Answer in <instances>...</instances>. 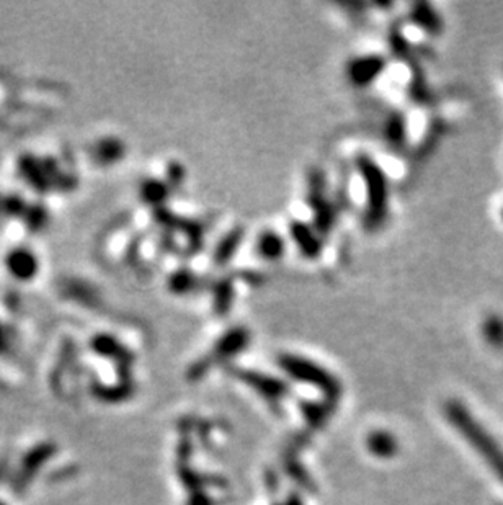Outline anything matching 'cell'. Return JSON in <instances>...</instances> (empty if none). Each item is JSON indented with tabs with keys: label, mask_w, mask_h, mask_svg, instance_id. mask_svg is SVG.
<instances>
[{
	"label": "cell",
	"mask_w": 503,
	"mask_h": 505,
	"mask_svg": "<svg viewBox=\"0 0 503 505\" xmlns=\"http://www.w3.org/2000/svg\"><path fill=\"white\" fill-rule=\"evenodd\" d=\"M255 249L263 260L277 262L283 259V255L286 254V240L277 231L267 229L258 234Z\"/></svg>",
	"instance_id": "7"
},
{
	"label": "cell",
	"mask_w": 503,
	"mask_h": 505,
	"mask_svg": "<svg viewBox=\"0 0 503 505\" xmlns=\"http://www.w3.org/2000/svg\"><path fill=\"white\" fill-rule=\"evenodd\" d=\"M280 367L288 373L291 378L302 383H309L321 388L330 397H337L340 394L338 381L324 370L321 365L311 362V360L297 355H281L278 360Z\"/></svg>",
	"instance_id": "3"
},
{
	"label": "cell",
	"mask_w": 503,
	"mask_h": 505,
	"mask_svg": "<svg viewBox=\"0 0 503 505\" xmlns=\"http://www.w3.org/2000/svg\"><path fill=\"white\" fill-rule=\"evenodd\" d=\"M248 340H250V334L243 327H234L229 332L219 338L218 343L214 347V358L224 360L237 355L247 347Z\"/></svg>",
	"instance_id": "6"
},
{
	"label": "cell",
	"mask_w": 503,
	"mask_h": 505,
	"mask_svg": "<svg viewBox=\"0 0 503 505\" xmlns=\"http://www.w3.org/2000/svg\"><path fill=\"white\" fill-rule=\"evenodd\" d=\"M289 234L297 250L306 259L314 260L322 254L324 235L316 229V226H311L304 221H293L289 224Z\"/></svg>",
	"instance_id": "5"
},
{
	"label": "cell",
	"mask_w": 503,
	"mask_h": 505,
	"mask_svg": "<svg viewBox=\"0 0 503 505\" xmlns=\"http://www.w3.org/2000/svg\"><path fill=\"white\" fill-rule=\"evenodd\" d=\"M170 287L177 293H188L197 287V275L192 272H180L172 277Z\"/></svg>",
	"instance_id": "15"
},
{
	"label": "cell",
	"mask_w": 503,
	"mask_h": 505,
	"mask_svg": "<svg viewBox=\"0 0 503 505\" xmlns=\"http://www.w3.org/2000/svg\"><path fill=\"white\" fill-rule=\"evenodd\" d=\"M213 303L216 313L223 316L226 311L231 309L234 301V287L231 280H221L213 287Z\"/></svg>",
	"instance_id": "12"
},
{
	"label": "cell",
	"mask_w": 503,
	"mask_h": 505,
	"mask_svg": "<svg viewBox=\"0 0 503 505\" xmlns=\"http://www.w3.org/2000/svg\"><path fill=\"white\" fill-rule=\"evenodd\" d=\"M386 138L394 148H404L407 139V121L402 113H394L386 123Z\"/></svg>",
	"instance_id": "11"
},
{
	"label": "cell",
	"mask_w": 503,
	"mask_h": 505,
	"mask_svg": "<svg viewBox=\"0 0 503 505\" xmlns=\"http://www.w3.org/2000/svg\"><path fill=\"white\" fill-rule=\"evenodd\" d=\"M446 412L453 426L469 440V443L484 456L487 463L503 479V451L497 447L490 435H487L484 428L474 422L470 414L459 402H448Z\"/></svg>",
	"instance_id": "2"
},
{
	"label": "cell",
	"mask_w": 503,
	"mask_h": 505,
	"mask_svg": "<svg viewBox=\"0 0 503 505\" xmlns=\"http://www.w3.org/2000/svg\"><path fill=\"white\" fill-rule=\"evenodd\" d=\"M387 67L386 57L381 55H365L351 59L347 66V77L355 87H370L381 77Z\"/></svg>",
	"instance_id": "4"
},
{
	"label": "cell",
	"mask_w": 503,
	"mask_h": 505,
	"mask_svg": "<svg viewBox=\"0 0 503 505\" xmlns=\"http://www.w3.org/2000/svg\"><path fill=\"white\" fill-rule=\"evenodd\" d=\"M410 20L429 35H440L443 31L441 17L433 9V5L426 2H419L414 5L412 10H410Z\"/></svg>",
	"instance_id": "8"
},
{
	"label": "cell",
	"mask_w": 503,
	"mask_h": 505,
	"mask_svg": "<svg viewBox=\"0 0 503 505\" xmlns=\"http://www.w3.org/2000/svg\"><path fill=\"white\" fill-rule=\"evenodd\" d=\"M167 195H169V190H167L164 182L150 180V182H148V185L144 187V198L149 203L162 201L164 198H167Z\"/></svg>",
	"instance_id": "16"
},
{
	"label": "cell",
	"mask_w": 503,
	"mask_h": 505,
	"mask_svg": "<svg viewBox=\"0 0 503 505\" xmlns=\"http://www.w3.org/2000/svg\"><path fill=\"white\" fill-rule=\"evenodd\" d=\"M367 448H370L376 456H381V458H389L396 453L397 445L396 440L391 433L386 432H376L372 433L370 438H367Z\"/></svg>",
	"instance_id": "13"
},
{
	"label": "cell",
	"mask_w": 503,
	"mask_h": 505,
	"mask_svg": "<svg viewBox=\"0 0 503 505\" xmlns=\"http://www.w3.org/2000/svg\"><path fill=\"white\" fill-rule=\"evenodd\" d=\"M236 374L239 376L241 379L245 381V383L260 391L262 394L270 397V399H278V397H281L286 393L284 384L275 378H270V376H263L260 373H253V372H243V370L236 372Z\"/></svg>",
	"instance_id": "9"
},
{
	"label": "cell",
	"mask_w": 503,
	"mask_h": 505,
	"mask_svg": "<svg viewBox=\"0 0 503 505\" xmlns=\"http://www.w3.org/2000/svg\"><path fill=\"white\" fill-rule=\"evenodd\" d=\"M297 505H299V504H297Z\"/></svg>",
	"instance_id": "18"
},
{
	"label": "cell",
	"mask_w": 503,
	"mask_h": 505,
	"mask_svg": "<svg viewBox=\"0 0 503 505\" xmlns=\"http://www.w3.org/2000/svg\"><path fill=\"white\" fill-rule=\"evenodd\" d=\"M502 219H503V211H502Z\"/></svg>",
	"instance_id": "17"
},
{
	"label": "cell",
	"mask_w": 503,
	"mask_h": 505,
	"mask_svg": "<svg viewBox=\"0 0 503 505\" xmlns=\"http://www.w3.org/2000/svg\"><path fill=\"white\" fill-rule=\"evenodd\" d=\"M243 239V229L242 228H234L232 231H229L223 239L219 240L218 247H216L213 260L218 267H224L229 263V260L232 257L236 255L237 249H239V245L242 244Z\"/></svg>",
	"instance_id": "10"
},
{
	"label": "cell",
	"mask_w": 503,
	"mask_h": 505,
	"mask_svg": "<svg viewBox=\"0 0 503 505\" xmlns=\"http://www.w3.org/2000/svg\"><path fill=\"white\" fill-rule=\"evenodd\" d=\"M356 170L363 180L365 190V226L376 231L386 223L389 213V180L386 172L370 155L356 157Z\"/></svg>",
	"instance_id": "1"
},
{
	"label": "cell",
	"mask_w": 503,
	"mask_h": 505,
	"mask_svg": "<svg viewBox=\"0 0 503 505\" xmlns=\"http://www.w3.org/2000/svg\"><path fill=\"white\" fill-rule=\"evenodd\" d=\"M485 340L494 347H503V319L500 316H489L482 324Z\"/></svg>",
	"instance_id": "14"
}]
</instances>
